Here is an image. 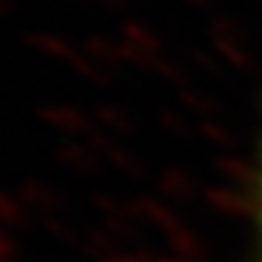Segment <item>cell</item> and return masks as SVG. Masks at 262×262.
<instances>
[{
    "instance_id": "cell-1",
    "label": "cell",
    "mask_w": 262,
    "mask_h": 262,
    "mask_svg": "<svg viewBox=\"0 0 262 262\" xmlns=\"http://www.w3.org/2000/svg\"><path fill=\"white\" fill-rule=\"evenodd\" d=\"M259 232H262V182H259Z\"/></svg>"
}]
</instances>
